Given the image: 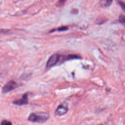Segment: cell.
<instances>
[{
	"instance_id": "6da1fadb",
	"label": "cell",
	"mask_w": 125,
	"mask_h": 125,
	"mask_svg": "<svg viewBox=\"0 0 125 125\" xmlns=\"http://www.w3.org/2000/svg\"><path fill=\"white\" fill-rule=\"evenodd\" d=\"M49 118L48 113L44 112H35L31 113L29 115L28 120L37 123H45Z\"/></svg>"
},
{
	"instance_id": "7a4b0ae2",
	"label": "cell",
	"mask_w": 125,
	"mask_h": 125,
	"mask_svg": "<svg viewBox=\"0 0 125 125\" xmlns=\"http://www.w3.org/2000/svg\"><path fill=\"white\" fill-rule=\"evenodd\" d=\"M60 57L61 55L58 53L54 54L52 55L48 59L46 63V67L50 68L56 65L60 61Z\"/></svg>"
},
{
	"instance_id": "3957f363",
	"label": "cell",
	"mask_w": 125,
	"mask_h": 125,
	"mask_svg": "<svg viewBox=\"0 0 125 125\" xmlns=\"http://www.w3.org/2000/svg\"><path fill=\"white\" fill-rule=\"evenodd\" d=\"M18 83L13 81H10L7 82L2 87V93L3 94L7 93L15 88H16L18 86Z\"/></svg>"
},
{
	"instance_id": "277c9868",
	"label": "cell",
	"mask_w": 125,
	"mask_h": 125,
	"mask_svg": "<svg viewBox=\"0 0 125 125\" xmlns=\"http://www.w3.org/2000/svg\"><path fill=\"white\" fill-rule=\"evenodd\" d=\"M68 111V107L67 104L66 103H63L60 104L56 108L55 114L58 116H62L67 113Z\"/></svg>"
},
{
	"instance_id": "5b68a950",
	"label": "cell",
	"mask_w": 125,
	"mask_h": 125,
	"mask_svg": "<svg viewBox=\"0 0 125 125\" xmlns=\"http://www.w3.org/2000/svg\"><path fill=\"white\" fill-rule=\"evenodd\" d=\"M12 103L17 105H26L28 104V94L25 93L23 95L21 98L14 101Z\"/></svg>"
},
{
	"instance_id": "8992f818",
	"label": "cell",
	"mask_w": 125,
	"mask_h": 125,
	"mask_svg": "<svg viewBox=\"0 0 125 125\" xmlns=\"http://www.w3.org/2000/svg\"><path fill=\"white\" fill-rule=\"evenodd\" d=\"M1 125H12V123L7 120H2L1 122Z\"/></svg>"
},
{
	"instance_id": "52a82bcc",
	"label": "cell",
	"mask_w": 125,
	"mask_h": 125,
	"mask_svg": "<svg viewBox=\"0 0 125 125\" xmlns=\"http://www.w3.org/2000/svg\"><path fill=\"white\" fill-rule=\"evenodd\" d=\"M119 21L121 23L123 24L125 26V17L124 16H121L119 17Z\"/></svg>"
},
{
	"instance_id": "ba28073f",
	"label": "cell",
	"mask_w": 125,
	"mask_h": 125,
	"mask_svg": "<svg viewBox=\"0 0 125 125\" xmlns=\"http://www.w3.org/2000/svg\"><path fill=\"white\" fill-rule=\"evenodd\" d=\"M113 0H104V5L105 6H109L112 2Z\"/></svg>"
},
{
	"instance_id": "9c48e42d",
	"label": "cell",
	"mask_w": 125,
	"mask_h": 125,
	"mask_svg": "<svg viewBox=\"0 0 125 125\" xmlns=\"http://www.w3.org/2000/svg\"><path fill=\"white\" fill-rule=\"evenodd\" d=\"M119 4H120L121 7L123 9V10L125 12V3L122 1H119Z\"/></svg>"
},
{
	"instance_id": "30bf717a",
	"label": "cell",
	"mask_w": 125,
	"mask_h": 125,
	"mask_svg": "<svg viewBox=\"0 0 125 125\" xmlns=\"http://www.w3.org/2000/svg\"><path fill=\"white\" fill-rule=\"evenodd\" d=\"M67 29H68V27H66V26H62V27H60L58 28L57 30L59 31H61L66 30Z\"/></svg>"
},
{
	"instance_id": "8fae6325",
	"label": "cell",
	"mask_w": 125,
	"mask_h": 125,
	"mask_svg": "<svg viewBox=\"0 0 125 125\" xmlns=\"http://www.w3.org/2000/svg\"><path fill=\"white\" fill-rule=\"evenodd\" d=\"M66 0H59V2L63 4V3H64Z\"/></svg>"
},
{
	"instance_id": "7c38bea8",
	"label": "cell",
	"mask_w": 125,
	"mask_h": 125,
	"mask_svg": "<svg viewBox=\"0 0 125 125\" xmlns=\"http://www.w3.org/2000/svg\"></svg>"
}]
</instances>
